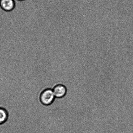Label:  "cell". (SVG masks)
<instances>
[{
    "label": "cell",
    "instance_id": "obj_1",
    "mask_svg": "<svg viewBox=\"0 0 133 133\" xmlns=\"http://www.w3.org/2000/svg\"><path fill=\"white\" fill-rule=\"evenodd\" d=\"M52 87H47L41 91L39 95L40 102L43 105L49 106L54 103L56 99Z\"/></svg>",
    "mask_w": 133,
    "mask_h": 133
},
{
    "label": "cell",
    "instance_id": "obj_2",
    "mask_svg": "<svg viewBox=\"0 0 133 133\" xmlns=\"http://www.w3.org/2000/svg\"><path fill=\"white\" fill-rule=\"evenodd\" d=\"M56 98L60 99L64 97L67 93L65 86L60 83H57L52 88Z\"/></svg>",
    "mask_w": 133,
    "mask_h": 133
},
{
    "label": "cell",
    "instance_id": "obj_3",
    "mask_svg": "<svg viewBox=\"0 0 133 133\" xmlns=\"http://www.w3.org/2000/svg\"><path fill=\"white\" fill-rule=\"evenodd\" d=\"M15 6V0H0V7L5 11H11Z\"/></svg>",
    "mask_w": 133,
    "mask_h": 133
},
{
    "label": "cell",
    "instance_id": "obj_4",
    "mask_svg": "<svg viewBox=\"0 0 133 133\" xmlns=\"http://www.w3.org/2000/svg\"><path fill=\"white\" fill-rule=\"evenodd\" d=\"M8 117L9 114L7 110L3 108L0 107V124L6 122Z\"/></svg>",
    "mask_w": 133,
    "mask_h": 133
},
{
    "label": "cell",
    "instance_id": "obj_5",
    "mask_svg": "<svg viewBox=\"0 0 133 133\" xmlns=\"http://www.w3.org/2000/svg\"><path fill=\"white\" fill-rule=\"evenodd\" d=\"M8 25H9V32H10V29H9V21H8ZM10 41H11V42L12 43H13V44H14V40H13L12 37H11V36H10Z\"/></svg>",
    "mask_w": 133,
    "mask_h": 133
},
{
    "label": "cell",
    "instance_id": "obj_6",
    "mask_svg": "<svg viewBox=\"0 0 133 133\" xmlns=\"http://www.w3.org/2000/svg\"><path fill=\"white\" fill-rule=\"evenodd\" d=\"M16 1H24L25 0H16Z\"/></svg>",
    "mask_w": 133,
    "mask_h": 133
}]
</instances>
